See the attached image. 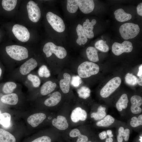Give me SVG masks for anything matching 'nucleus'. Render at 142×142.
Segmentation results:
<instances>
[{"label":"nucleus","mask_w":142,"mask_h":142,"mask_svg":"<svg viewBox=\"0 0 142 142\" xmlns=\"http://www.w3.org/2000/svg\"><path fill=\"white\" fill-rule=\"evenodd\" d=\"M78 7L83 13L88 14L92 12L94 7L92 0H77Z\"/></svg>","instance_id":"obj_10"},{"label":"nucleus","mask_w":142,"mask_h":142,"mask_svg":"<svg viewBox=\"0 0 142 142\" xmlns=\"http://www.w3.org/2000/svg\"><path fill=\"white\" fill-rule=\"evenodd\" d=\"M51 140L49 137L43 136L37 138L31 142H51Z\"/></svg>","instance_id":"obj_41"},{"label":"nucleus","mask_w":142,"mask_h":142,"mask_svg":"<svg viewBox=\"0 0 142 142\" xmlns=\"http://www.w3.org/2000/svg\"><path fill=\"white\" fill-rule=\"evenodd\" d=\"M1 100L4 103L14 105L17 103L18 98L16 94L12 93L3 95L1 98Z\"/></svg>","instance_id":"obj_21"},{"label":"nucleus","mask_w":142,"mask_h":142,"mask_svg":"<svg viewBox=\"0 0 142 142\" xmlns=\"http://www.w3.org/2000/svg\"><path fill=\"white\" fill-rule=\"evenodd\" d=\"M99 66L94 63L86 61L79 66L77 70L79 76L82 78H87L97 74L99 72Z\"/></svg>","instance_id":"obj_2"},{"label":"nucleus","mask_w":142,"mask_h":142,"mask_svg":"<svg viewBox=\"0 0 142 142\" xmlns=\"http://www.w3.org/2000/svg\"><path fill=\"white\" fill-rule=\"evenodd\" d=\"M1 111H0V114H1Z\"/></svg>","instance_id":"obj_51"},{"label":"nucleus","mask_w":142,"mask_h":142,"mask_svg":"<svg viewBox=\"0 0 142 142\" xmlns=\"http://www.w3.org/2000/svg\"></svg>","instance_id":"obj_52"},{"label":"nucleus","mask_w":142,"mask_h":142,"mask_svg":"<svg viewBox=\"0 0 142 142\" xmlns=\"http://www.w3.org/2000/svg\"><path fill=\"white\" fill-rule=\"evenodd\" d=\"M114 121L113 117L110 115H108L103 119L98 122L96 125L100 127H108L113 123Z\"/></svg>","instance_id":"obj_28"},{"label":"nucleus","mask_w":142,"mask_h":142,"mask_svg":"<svg viewBox=\"0 0 142 142\" xmlns=\"http://www.w3.org/2000/svg\"><path fill=\"white\" fill-rule=\"evenodd\" d=\"M76 31L78 36L76 40L77 43L80 45L85 44L88 41L83 26L78 24L76 28Z\"/></svg>","instance_id":"obj_18"},{"label":"nucleus","mask_w":142,"mask_h":142,"mask_svg":"<svg viewBox=\"0 0 142 142\" xmlns=\"http://www.w3.org/2000/svg\"><path fill=\"white\" fill-rule=\"evenodd\" d=\"M69 135L71 137H78L76 142H87L88 140L87 137L82 134L80 131L77 129H74L71 130Z\"/></svg>","instance_id":"obj_27"},{"label":"nucleus","mask_w":142,"mask_h":142,"mask_svg":"<svg viewBox=\"0 0 142 142\" xmlns=\"http://www.w3.org/2000/svg\"><path fill=\"white\" fill-rule=\"evenodd\" d=\"M17 2L16 0H3L2 4L4 9L7 11H10L14 8Z\"/></svg>","instance_id":"obj_31"},{"label":"nucleus","mask_w":142,"mask_h":142,"mask_svg":"<svg viewBox=\"0 0 142 142\" xmlns=\"http://www.w3.org/2000/svg\"><path fill=\"white\" fill-rule=\"evenodd\" d=\"M117 137L118 142H123V139L125 141L128 140L130 133L129 129L126 128L124 129L123 127H120L119 129Z\"/></svg>","instance_id":"obj_26"},{"label":"nucleus","mask_w":142,"mask_h":142,"mask_svg":"<svg viewBox=\"0 0 142 142\" xmlns=\"http://www.w3.org/2000/svg\"><path fill=\"white\" fill-rule=\"evenodd\" d=\"M106 108L100 106L98 109L97 112L93 113L91 115V118H93L95 120H98L102 119L104 118L106 115L105 111Z\"/></svg>","instance_id":"obj_29"},{"label":"nucleus","mask_w":142,"mask_h":142,"mask_svg":"<svg viewBox=\"0 0 142 142\" xmlns=\"http://www.w3.org/2000/svg\"><path fill=\"white\" fill-rule=\"evenodd\" d=\"M43 50L47 57H50L53 53L57 57L62 59L65 58L67 55L66 50L64 47L57 46L52 42L46 43Z\"/></svg>","instance_id":"obj_4"},{"label":"nucleus","mask_w":142,"mask_h":142,"mask_svg":"<svg viewBox=\"0 0 142 142\" xmlns=\"http://www.w3.org/2000/svg\"><path fill=\"white\" fill-rule=\"evenodd\" d=\"M140 30L138 25L131 23H127L122 25L119 31L122 38L125 39L133 38L139 34Z\"/></svg>","instance_id":"obj_3"},{"label":"nucleus","mask_w":142,"mask_h":142,"mask_svg":"<svg viewBox=\"0 0 142 142\" xmlns=\"http://www.w3.org/2000/svg\"><path fill=\"white\" fill-rule=\"evenodd\" d=\"M37 4L34 1H30L27 6L28 17L33 22H38L41 17L40 11Z\"/></svg>","instance_id":"obj_8"},{"label":"nucleus","mask_w":142,"mask_h":142,"mask_svg":"<svg viewBox=\"0 0 142 142\" xmlns=\"http://www.w3.org/2000/svg\"><path fill=\"white\" fill-rule=\"evenodd\" d=\"M67 11L71 13H75L78 8L77 0H67Z\"/></svg>","instance_id":"obj_32"},{"label":"nucleus","mask_w":142,"mask_h":142,"mask_svg":"<svg viewBox=\"0 0 142 142\" xmlns=\"http://www.w3.org/2000/svg\"><path fill=\"white\" fill-rule=\"evenodd\" d=\"M113 139L111 137H109L107 138L105 141V142H113Z\"/></svg>","instance_id":"obj_47"},{"label":"nucleus","mask_w":142,"mask_h":142,"mask_svg":"<svg viewBox=\"0 0 142 142\" xmlns=\"http://www.w3.org/2000/svg\"><path fill=\"white\" fill-rule=\"evenodd\" d=\"M128 102V97L126 94H124L120 97L116 104V107L119 111H121L123 109L126 108Z\"/></svg>","instance_id":"obj_24"},{"label":"nucleus","mask_w":142,"mask_h":142,"mask_svg":"<svg viewBox=\"0 0 142 142\" xmlns=\"http://www.w3.org/2000/svg\"><path fill=\"white\" fill-rule=\"evenodd\" d=\"M56 86L55 83L50 81H47L42 85L40 90V93L43 95L48 94L53 91Z\"/></svg>","instance_id":"obj_22"},{"label":"nucleus","mask_w":142,"mask_h":142,"mask_svg":"<svg viewBox=\"0 0 142 142\" xmlns=\"http://www.w3.org/2000/svg\"><path fill=\"white\" fill-rule=\"evenodd\" d=\"M77 92L79 97L86 99L90 96V90L88 87L83 86L78 90Z\"/></svg>","instance_id":"obj_34"},{"label":"nucleus","mask_w":142,"mask_h":142,"mask_svg":"<svg viewBox=\"0 0 142 142\" xmlns=\"http://www.w3.org/2000/svg\"><path fill=\"white\" fill-rule=\"evenodd\" d=\"M133 49L132 43L126 40L124 41L121 43L114 42L112 47V50L113 53L117 56L119 55L124 52H130Z\"/></svg>","instance_id":"obj_9"},{"label":"nucleus","mask_w":142,"mask_h":142,"mask_svg":"<svg viewBox=\"0 0 142 142\" xmlns=\"http://www.w3.org/2000/svg\"><path fill=\"white\" fill-rule=\"evenodd\" d=\"M46 17L48 22L55 31L59 33L64 31L65 25L60 17L50 12L47 13Z\"/></svg>","instance_id":"obj_6"},{"label":"nucleus","mask_w":142,"mask_h":142,"mask_svg":"<svg viewBox=\"0 0 142 142\" xmlns=\"http://www.w3.org/2000/svg\"><path fill=\"white\" fill-rule=\"evenodd\" d=\"M131 126L133 127H136L142 125V115H139L138 118L133 117L130 123Z\"/></svg>","instance_id":"obj_39"},{"label":"nucleus","mask_w":142,"mask_h":142,"mask_svg":"<svg viewBox=\"0 0 142 142\" xmlns=\"http://www.w3.org/2000/svg\"><path fill=\"white\" fill-rule=\"evenodd\" d=\"M38 73L39 76L41 77L48 78L50 75L49 70L47 67L45 65H43L39 68L38 70Z\"/></svg>","instance_id":"obj_37"},{"label":"nucleus","mask_w":142,"mask_h":142,"mask_svg":"<svg viewBox=\"0 0 142 142\" xmlns=\"http://www.w3.org/2000/svg\"><path fill=\"white\" fill-rule=\"evenodd\" d=\"M106 133L107 135H108L109 137H112L113 136V135L112 134V131L110 130H108L107 131Z\"/></svg>","instance_id":"obj_46"},{"label":"nucleus","mask_w":142,"mask_h":142,"mask_svg":"<svg viewBox=\"0 0 142 142\" xmlns=\"http://www.w3.org/2000/svg\"><path fill=\"white\" fill-rule=\"evenodd\" d=\"M11 118V115L8 113L5 112L0 115V124L4 127L7 128L9 127Z\"/></svg>","instance_id":"obj_30"},{"label":"nucleus","mask_w":142,"mask_h":142,"mask_svg":"<svg viewBox=\"0 0 142 142\" xmlns=\"http://www.w3.org/2000/svg\"><path fill=\"white\" fill-rule=\"evenodd\" d=\"M137 83L140 86L142 85V75L139 76V78L138 79Z\"/></svg>","instance_id":"obj_44"},{"label":"nucleus","mask_w":142,"mask_h":142,"mask_svg":"<svg viewBox=\"0 0 142 142\" xmlns=\"http://www.w3.org/2000/svg\"><path fill=\"white\" fill-rule=\"evenodd\" d=\"M61 98V95L60 92L58 91L54 92L45 100L44 104L48 106H54L60 101Z\"/></svg>","instance_id":"obj_17"},{"label":"nucleus","mask_w":142,"mask_h":142,"mask_svg":"<svg viewBox=\"0 0 142 142\" xmlns=\"http://www.w3.org/2000/svg\"><path fill=\"white\" fill-rule=\"evenodd\" d=\"M139 71L137 75L138 76H140L142 74V65H141L139 67Z\"/></svg>","instance_id":"obj_45"},{"label":"nucleus","mask_w":142,"mask_h":142,"mask_svg":"<svg viewBox=\"0 0 142 142\" xmlns=\"http://www.w3.org/2000/svg\"><path fill=\"white\" fill-rule=\"evenodd\" d=\"M6 51L12 58L17 61H21L27 58L28 56L27 49L24 47L17 45L7 46Z\"/></svg>","instance_id":"obj_1"},{"label":"nucleus","mask_w":142,"mask_h":142,"mask_svg":"<svg viewBox=\"0 0 142 142\" xmlns=\"http://www.w3.org/2000/svg\"><path fill=\"white\" fill-rule=\"evenodd\" d=\"M121 82V79L119 77H116L111 79L101 90V96L103 98L109 97L119 86Z\"/></svg>","instance_id":"obj_5"},{"label":"nucleus","mask_w":142,"mask_h":142,"mask_svg":"<svg viewBox=\"0 0 142 142\" xmlns=\"http://www.w3.org/2000/svg\"><path fill=\"white\" fill-rule=\"evenodd\" d=\"M131 105L130 110L132 113L135 114L140 113L142 109L140 107L142 104V98L140 96L134 95L130 98Z\"/></svg>","instance_id":"obj_13"},{"label":"nucleus","mask_w":142,"mask_h":142,"mask_svg":"<svg viewBox=\"0 0 142 142\" xmlns=\"http://www.w3.org/2000/svg\"><path fill=\"white\" fill-rule=\"evenodd\" d=\"M12 32L16 37L21 42H27L29 38L30 34L28 30L23 26L15 24L13 27Z\"/></svg>","instance_id":"obj_7"},{"label":"nucleus","mask_w":142,"mask_h":142,"mask_svg":"<svg viewBox=\"0 0 142 142\" xmlns=\"http://www.w3.org/2000/svg\"><path fill=\"white\" fill-rule=\"evenodd\" d=\"M2 72V70L1 68H0V77L1 75Z\"/></svg>","instance_id":"obj_48"},{"label":"nucleus","mask_w":142,"mask_h":142,"mask_svg":"<svg viewBox=\"0 0 142 142\" xmlns=\"http://www.w3.org/2000/svg\"><path fill=\"white\" fill-rule=\"evenodd\" d=\"M52 123L54 126L61 130H65L69 126L65 117L62 115H58L57 118L54 119L52 120Z\"/></svg>","instance_id":"obj_16"},{"label":"nucleus","mask_w":142,"mask_h":142,"mask_svg":"<svg viewBox=\"0 0 142 142\" xmlns=\"http://www.w3.org/2000/svg\"><path fill=\"white\" fill-rule=\"evenodd\" d=\"M37 65V63L36 61L33 58H31L21 66L19 69L20 72L22 75H27L34 69Z\"/></svg>","instance_id":"obj_11"},{"label":"nucleus","mask_w":142,"mask_h":142,"mask_svg":"<svg viewBox=\"0 0 142 142\" xmlns=\"http://www.w3.org/2000/svg\"><path fill=\"white\" fill-rule=\"evenodd\" d=\"M87 142H92L91 141H88Z\"/></svg>","instance_id":"obj_50"},{"label":"nucleus","mask_w":142,"mask_h":142,"mask_svg":"<svg viewBox=\"0 0 142 142\" xmlns=\"http://www.w3.org/2000/svg\"><path fill=\"white\" fill-rule=\"evenodd\" d=\"M86 53L88 59L90 61L96 62L99 61L97 51L94 47H88L86 49Z\"/></svg>","instance_id":"obj_25"},{"label":"nucleus","mask_w":142,"mask_h":142,"mask_svg":"<svg viewBox=\"0 0 142 142\" xmlns=\"http://www.w3.org/2000/svg\"><path fill=\"white\" fill-rule=\"evenodd\" d=\"M140 139H139V140L141 142H142V136H140Z\"/></svg>","instance_id":"obj_49"},{"label":"nucleus","mask_w":142,"mask_h":142,"mask_svg":"<svg viewBox=\"0 0 142 142\" xmlns=\"http://www.w3.org/2000/svg\"><path fill=\"white\" fill-rule=\"evenodd\" d=\"M63 77L64 79L60 80L59 85L63 92L67 93L69 90L71 76L68 73H65L63 74Z\"/></svg>","instance_id":"obj_19"},{"label":"nucleus","mask_w":142,"mask_h":142,"mask_svg":"<svg viewBox=\"0 0 142 142\" xmlns=\"http://www.w3.org/2000/svg\"><path fill=\"white\" fill-rule=\"evenodd\" d=\"M27 78L32 83L33 86L36 88L38 87L40 84V81L39 78L37 76L32 74H29Z\"/></svg>","instance_id":"obj_38"},{"label":"nucleus","mask_w":142,"mask_h":142,"mask_svg":"<svg viewBox=\"0 0 142 142\" xmlns=\"http://www.w3.org/2000/svg\"><path fill=\"white\" fill-rule=\"evenodd\" d=\"M15 137L8 131L0 128V142H16Z\"/></svg>","instance_id":"obj_23"},{"label":"nucleus","mask_w":142,"mask_h":142,"mask_svg":"<svg viewBox=\"0 0 142 142\" xmlns=\"http://www.w3.org/2000/svg\"><path fill=\"white\" fill-rule=\"evenodd\" d=\"M137 12L139 16H142V3H140L137 6Z\"/></svg>","instance_id":"obj_42"},{"label":"nucleus","mask_w":142,"mask_h":142,"mask_svg":"<svg viewBox=\"0 0 142 142\" xmlns=\"http://www.w3.org/2000/svg\"><path fill=\"white\" fill-rule=\"evenodd\" d=\"M46 118V116L44 113H38L32 115L27 119L28 123L33 127L37 126Z\"/></svg>","instance_id":"obj_14"},{"label":"nucleus","mask_w":142,"mask_h":142,"mask_svg":"<svg viewBox=\"0 0 142 142\" xmlns=\"http://www.w3.org/2000/svg\"><path fill=\"white\" fill-rule=\"evenodd\" d=\"M82 82L81 78L79 76H73L72 77L70 83L72 86L77 87Z\"/></svg>","instance_id":"obj_40"},{"label":"nucleus","mask_w":142,"mask_h":142,"mask_svg":"<svg viewBox=\"0 0 142 142\" xmlns=\"http://www.w3.org/2000/svg\"><path fill=\"white\" fill-rule=\"evenodd\" d=\"M17 87L16 84L13 82H8L4 85L2 90L3 92L6 94L12 93L14 89Z\"/></svg>","instance_id":"obj_33"},{"label":"nucleus","mask_w":142,"mask_h":142,"mask_svg":"<svg viewBox=\"0 0 142 142\" xmlns=\"http://www.w3.org/2000/svg\"><path fill=\"white\" fill-rule=\"evenodd\" d=\"M115 18L119 22H123L129 21L132 17L131 15L126 13L124 10L120 8L116 10L114 12Z\"/></svg>","instance_id":"obj_20"},{"label":"nucleus","mask_w":142,"mask_h":142,"mask_svg":"<svg viewBox=\"0 0 142 142\" xmlns=\"http://www.w3.org/2000/svg\"><path fill=\"white\" fill-rule=\"evenodd\" d=\"M96 48L103 52H107L109 50L108 45L106 43V41L100 40L97 41L95 44Z\"/></svg>","instance_id":"obj_35"},{"label":"nucleus","mask_w":142,"mask_h":142,"mask_svg":"<svg viewBox=\"0 0 142 142\" xmlns=\"http://www.w3.org/2000/svg\"><path fill=\"white\" fill-rule=\"evenodd\" d=\"M87 117L86 111L79 107H77L73 110L70 116L72 121L74 123H77L79 120L84 121L86 119Z\"/></svg>","instance_id":"obj_12"},{"label":"nucleus","mask_w":142,"mask_h":142,"mask_svg":"<svg viewBox=\"0 0 142 142\" xmlns=\"http://www.w3.org/2000/svg\"></svg>","instance_id":"obj_53"},{"label":"nucleus","mask_w":142,"mask_h":142,"mask_svg":"<svg viewBox=\"0 0 142 142\" xmlns=\"http://www.w3.org/2000/svg\"><path fill=\"white\" fill-rule=\"evenodd\" d=\"M97 23L96 20L93 19L90 22L88 19H87L83 24V27L87 38L91 39L94 37V34L93 32L94 26Z\"/></svg>","instance_id":"obj_15"},{"label":"nucleus","mask_w":142,"mask_h":142,"mask_svg":"<svg viewBox=\"0 0 142 142\" xmlns=\"http://www.w3.org/2000/svg\"><path fill=\"white\" fill-rule=\"evenodd\" d=\"M99 135L101 139L104 140L106 138L107 134L106 131H103L100 133Z\"/></svg>","instance_id":"obj_43"},{"label":"nucleus","mask_w":142,"mask_h":142,"mask_svg":"<svg viewBox=\"0 0 142 142\" xmlns=\"http://www.w3.org/2000/svg\"><path fill=\"white\" fill-rule=\"evenodd\" d=\"M137 78L132 73H128L125 77L126 83L130 85L134 86L137 84Z\"/></svg>","instance_id":"obj_36"}]
</instances>
